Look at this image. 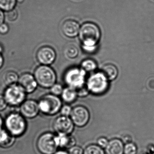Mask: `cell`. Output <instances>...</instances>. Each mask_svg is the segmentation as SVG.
Segmentation results:
<instances>
[{
    "mask_svg": "<svg viewBox=\"0 0 154 154\" xmlns=\"http://www.w3.org/2000/svg\"><path fill=\"white\" fill-rule=\"evenodd\" d=\"M79 35L83 43V49L89 52L94 51L96 44L100 39V32L99 27L95 24L86 23L80 29Z\"/></svg>",
    "mask_w": 154,
    "mask_h": 154,
    "instance_id": "1",
    "label": "cell"
},
{
    "mask_svg": "<svg viewBox=\"0 0 154 154\" xmlns=\"http://www.w3.org/2000/svg\"><path fill=\"white\" fill-rule=\"evenodd\" d=\"M86 85L90 94L100 96L106 93L108 90L109 81L102 71H97L88 77Z\"/></svg>",
    "mask_w": 154,
    "mask_h": 154,
    "instance_id": "2",
    "label": "cell"
},
{
    "mask_svg": "<svg viewBox=\"0 0 154 154\" xmlns=\"http://www.w3.org/2000/svg\"><path fill=\"white\" fill-rule=\"evenodd\" d=\"M5 129L14 137L23 135L26 132L27 125L25 118L20 113L9 114L5 121Z\"/></svg>",
    "mask_w": 154,
    "mask_h": 154,
    "instance_id": "3",
    "label": "cell"
},
{
    "mask_svg": "<svg viewBox=\"0 0 154 154\" xmlns=\"http://www.w3.org/2000/svg\"><path fill=\"white\" fill-rule=\"evenodd\" d=\"M40 112L48 116H54L60 112L62 99L53 94H46L38 102Z\"/></svg>",
    "mask_w": 154,
    "mask_h": 154,
    "instance_id": "4",
    "label": "cell"
},
{
    "mask_svg": "<svg viewBox=\"0 0 154 154\" xmlns=\"http://www.w3.org/2000/svg\"><path fill=\"white\" fill-rule=\"evenodd\" d=\"M33 76L38 85L45 89H50L57 82L55 71L49 66L41 65L35 69Z\"/></svg>",
    "mask_w": 154,
    "mask_h": 154,
    "instance_id": "5",
    "label": "cell"
},
{
    "mask_svg": "<svg viewBox=\"0 0 154 154\" xmlns=\"http://www.w3.org/2000/svg\"><path fill=\"white\" fill-rule=\"evenodd\" d=\"M86 75L87 72L81 68L74 67L66 71L63 78L67 86L77 90L86 85Z\"/></svg>",
    "mask_w": 154,
    "mask_h": 154,
    "instance_id": "6",
    "label": "cell"
},
{
    "mask_svg": "<svg viewBox=\"0 0 154 154\" xmlns=\"http://www.w3.org/2000/svg\"><path fill=\"white\" fill-rule=\"evenodd\" d=\"M27 93L18 84L8 86L4 92L3 96L9 105L18 106L25 100Z\"/></svg>",
    "mask_w": 154,
    "mask_h": 154,
    "instance_id": "7",
    "label": "cell"
},
{
    "mask_svg": "<svg viewBox=\"0 0 154 154\" xmlns=\"http://www.w3.org/2000/svg\"><path fill=\"white\" fill-rule=\"evenodd\" d=\"M56 135L51 133H45L40 136L37 141V149L42 154H54L58 147L56 141Z\"/></svg>",
    "mask_w": 154,
    "mask_h": 154,
    "instance_id": "8",
    "label": "cell"
},
{
    "mask_svg": "<svg viewBox=\"0 0 154 154\" xmlns=\"http://www.w3.org/2000/svg\"><path fill=\"white\" fill-rule=\"evenodd\" d=\"M70 118L75 126L83 127L88 124L90 114L87 108L78 105L73 108Z\"/></svg>",
    "mask_w": 154,
    "mask_h": 154,
    "instance_id": "9",
    "label": "cell"
},
{
    "mask_svg": "<svg viewBox=\"0 0 154 154\" xmlns=\"http://www.w3.org/2000/svg\"><path fill=\"white\" fill-rule=\"evenodd\" d=\"M75 125L69 117L60 115L57 118L53 124V128L57 134L70 135L75 129Z\"/></svg>",
    "mask_w": 154,
    "mask_h": 154,
    "instance_id": "10",
    "label": "cell"
},
{
    "mask_svg": "<svg viewBox=\"0 0 154 154\" xmlns=\"http://www.w3.org/2000/svg\"><path fill=\"white\" fill-rule=\"evenodd\" d=\"M39 112L38 102L32 99L25 100L20 106V114L25 118H34Z\"/></svg>",
    "mask_w": 154,
    "mask_h": 154,
    "instance_id": "11",
    "label": "cell"
},
{
    "mask_svg": "<svg viewBox=\"0 0 154 154\" xmlns=\"http://www.w3.org/2000/svg\"><path fill=\"white\" fill-rule=\"evenodd\" d=\"M56 53L51 47L44 46L38 50L37 53V58L38 61L42 65L49 66L55 61Z\"/></svg>",
    "mask_w": 154,
    "mask_h": 154,
    "instance_id": "12",
    "label": "cell"
},
{
    "mask_svg": "<svg viewBox=\"0 0 154 154\" xmlns=\"http://www.w3.org/2000/svg\"><path fill=\"white\" fill-rule=\"evenodd\" d=\"M18 83L27 94L35 91L38 86L34 76L29 73H24L20 75Z\"/></svg>",
    "mask_w": 154,
    "mask_h": 154,
    "instance_id": "13",
    "label": "cell"
},
{
    "mask_svg": "<svg viewBox=\"0 0 154 154\" xmlns=\"http://www.w3.org/2000/svg\"><path fill=\"white\" fill-rule=\"evenodd\" d=\"M80 29L79 24L73 20L66 21L62 26L63 33L66 36L70 38L76 36L79 33Z\"/></svg>",
    "mask_w": 154,
    "mask_h": 154,
    "instance_id": "14",
    "label": "cell"
},
{
    "mask_svg": "<svg viewBox=\"0 0 154 154\" xmlns=\"http://www.w3.org/2000/svg\"><path fill=\"white\" fill-rule=\"evenodd\" d=\"M55 141L58 147L69 149L76 145V141L74 137L65 134H57L55 136Z\"/></svg>",
    "mask_w": 154,
    "mask_h": 154,
    "instance_id": "15",
    "label": "cell"
},
{
    "mask_svg": "<svg viewBox=\"0 0 154 154\" xmlns=\"http://www.w3.org/2000/svg\"><path fill=\"white\" fill-rule=\"evenodd\" d=\"M125 145L123 142L118 138H113L109 142L105 148L106 154H124Z\"/></svg>",
    "mask_w": 154,
    "mask_h": 154,
    "instance_id": "16",
    "label": "cell"
},
{
    "mask_svg": "<svg viewBox=\"0 0 154 154\" xmlns=\"http://www.w3.org/2000/svg\"><path fill=\"white\" fill-rule=\"evenodd\" d=\"M15 137L10 134L6 129H0V147L7 148L14 143Z\"/></svg>",
    "mask_w": 154,
    "mask_h": 154,
    "instance_id": "17",
    "label": "cell"
},
{
    "mask_svg": "<svg viewBox=\"0 0 154 154\" xmlns=\"http://www.w3.org/2000/svg\"><path fill=\"white\" fill-rule=\"evenodd\" d=\"M61 97L62 101L67 104L73 103L78 97L76 90L68 86L64 88Z\"/></svg>",
    "mask_w": 154,
    "mask_h": 154,
    "instance_id": "18",
    "label": "cell"
},
{
    "mask_svg": "<svg viewBox=\"0 0 154 154\" xmlns=\"http://www.w3.org/2000/svg\"><path fill=\"white\" fill-rule=\"evenodd\" d=\"M101 71L109 81L115 80L118 76V69L113 64H107L104 65L102 67Z\"/></svg>",
    "mask_w": 154,
    "mask_h": 154,
    "instance_id": "19",
    "label": "cell"
},
{
    "mask_svg": "<svg viewBox=\"0 0 154 154\" xmlns=\"http://www.w3.org/2000/svg\"><path fill=\"white\" fill-rule=\"evenodd\" d=\"M19 78V76L17 73L13 71H6L2 76L3 81L7 86L16 84L18 82Z\"/></svg>",
    "mask_w": 154,
    "mask_h": 154,
    "instance_id": "20",
    "label": "cell"
},
{
    "mask_svg": "<svg viewBox=\"0 0 154 154\" xmlns=\"http://www.w3.org/2000/svg\"><path fill=\"white\" fill-rule=\"evenodd\" d=\"M81 68L86 72H92L97 68V64L93 60L86 59L81 63Z\"/></svg>",
    "mask_w": 154,
    "mask_h": 154,
    "instance_id": "21",
    "label": "cell"
},
{
    "mask_svg": "<svg viewBox=\"0 0 154 154\" xmlns=\"http://www.w3.org/2000/svg\"><path fill=\"white\" fill-rule=\"evenodd\" d=\"M84 154H106L103 149L97 145L91 144L84 150Z\"/></svg>",
    "mask_w": 154,
    "mask_h": 154,
    "instance_id": "22",
    "label": "cell"
},
{
    "mask_svg": "<svg viewBox=\"0 0 154 154\" xmlns=\"http://www.w3.org/2000/svg\"><path fill=\"white\" fill-rule=\"evenodd\" d=\"M16 0H0V9L9 11L14 9Z\"/></svg>",
    "mask_w": 154,
    "mask_h": 154,
    "instance_id": "23",
    "label": "cell"
},
{
    "mask_svg": "<svg viewBox=\"0 0 154 154\" xmlns=\"http://www.w3.org/2000/svg\"><path fill=\"white\" fill-rule=\"evenodd\" d=\"M65 53L67 58H75L78 56L79 50L75 45H69L65 49Z\"/></svg>",
    "mask_w": 154,
    "mask_h": 154,
    "instance_id": "24",
    "label": "cell"
},
{
    "mask_svg": "<svg viewBox=\"0 0 154 154\" xmlns=\"http://www.w3.org/2000/svg\"><path fill=\"white\" fill-rule=\"evenodd\" d=\"M137 152V148L134 144L129 143L125 145L124 147V154H136Z\"/></svg>",
    "mask_w": 154,
    "mask_h": 154,
    "instance_id": "25",
    "label": "cell"
},
{
    "mask_svg": "<svg viewBox=\"0 0 154 154\" xmlns=\"http://www.w3.org/2000/svg\"><path fill=\"white\" fill-rule=\"evenodd\" d=\"M64 89V88H63V86L61 84L56 83L51 88V94L55 96H61Z\"/></svg>",
    "mask_w": 154,
    "mask_h": 154,
    "instance_id": "26",
    "label": "cell"
},
{
    "mask_svg": "<svg viewBox=\"0 0 154 154\" xmlns=\"http://www.w3.org/2000/svg\"><path fill=\"white\" fill-rule=\"evenodd\" d=\"M72 109L73 108H72V107L69 105H64L62 106L60 112L61 114V115L70 117V115L72 113Z\"/></svg>",
    "mask_w": 154,
    "mask_h": 154,
    "instance_id": "27",
    "label": "cell"
},
{
    "mask_svg": "<svg viewBox=\"0 0 154 154\" xmlns=\"http://www.w3.org/2000/svg\"><path fill=\"white\" fill-rule=\"evenodd\" d=\"M76 91L78 97H86L90 94L86 85L84 86L77 90Z\"/></svg>",
    "mask_w": 154,
    "mask_h": 154,
    "instance_id": "28",
    "label": "cell"
},
{
    "mask_svg": "<svg viewBox=\"0 0 154 154\" xmlns=\"http://www.w3.org/2000/svg\"><path fill=\"white\" fill-rule=\"evenodd\" d=\"M18 16V13L17 10L15 9H13L11 11H9L7 14V20L10 21H14L17 20Z\"/></svg>",
    "mask_w": 154,
    "mask_h": 154,
    "instance_id": "29",
    "label": "cell"
},
{
    "mask_svg": "<svg viewBox=\"0 0 154 154\" xmlns=\"http://www.w3.org/2000/svg\"><path fill=\"white\" fill-rule=\"evenodd\" d=\"M109 141L105 137H100L97 140V145L102 149H105L107 146Z\"/></svg>",
    "mask_w": 154,
    "mask_h": 154,
    "instance_id": "30",
    "label": "cell"
},
{
    "mask_svg": "<svg viewBox=\"0 0 154 154\" xmlns=\"http://www.w3.org/2000/svg\"><path fill=\"white\" fill-rule=\"evenodd\" d=\"M69 154H84V150L80 146H75L69 150Z\"/></svg>",
    "mask_w": 154,
    "mask_h": 154,
    "instance_id": "31",
    "label": "cell"
},
{
    "mask_svg": "<svg viewBox=\"0 0 154 154\" xmlns=\"http://www.w3.org/2000/svg\"><path fill=\"white\" fill-rule=\"evenodd\" d=\"M7 104L3 95H0V111H3L6 108Z\"/></svg>",
    "mask_w": 154,
    "mask_h": 154,
    "instance_id": "32",
    "label": "cell"
},
{
    "mask_svg": "<svg viewBox=\"0 0 154 154\" xmlns=\"http://www.w3.org/2000/svg\"><path fill=\"white\" fill-rule=\"evenodd\" d=\"M9 30V27L6 24L3 23L0 25V33L1 34H6L8 33Z\"/></svg>",
    "mask_w": 154,
    "mask_h": 154,
    "instance_id": "33",
    "label": "cell"
},
{
    "mask_svg": "<svg viewBox=\"0 0 154 154\" xmlns=\"http://www.w3.org/2000/svg\"><path fill=\"white\" fill-rule=\"evenodd\" d=\"M5 15L2 10L0 9V25L3 23L4 21Z\"/></svg>",
    "mask_w": 154,
    "mask_h": 154,
    "instance_id": "34",
    "label": "cell"
},
{
    "mask_svg": "<svg viewBox=\"0 0 154 154\" xmlns=\"http://www.w3.org/2000/svg\"><path fill=\"white\" fill-rule=\"evenodd\" d=\"M4 63V59L1 53H0V69L2 67Z\"/></svg>",
    "mask_w": 154,
    "mask_h": 154,
    "instance_id": "35",
    "label": "cell"
},
{
    "mask_svg": "<svg viewBox=\"0 0 154 154\" xmlns=\"http://www.w3.org/2000/svg\"><path fill=\"white\" fill-rule=\"evenodd\" d=\"M54 154H69V152H66V151H63V150H60V151H58L55 152Z\"/></svg>",
    "mask_w": 154,
    "mask_h": 154,
    "instance_id": "36",
    "label": "cell"
},
{
    "mask_svg": "<svg viewBox=\"0 0 154 154\" xmlns=\"http://www.w3.org/2000/svg\"><path fill=\"white\" fill-rule=\"evenodd\" d=\"M3 124V121L2 119V117L0 116V129H2Z\"/></svg>",
    "mask_w": 154,
    "mask_h": 154,
    "instance_id": "37",
    "label": "cell"
},
{
    "mask_svg": "<svg viewBox=\"0 0 154 154\" xmlns=\"http://www.w3.org/2000/svg\"><path fill=\"white\" fill-rule=\"evenodd\" d=\"M2 47L0 46V53H2Z\"/></svg>",
    "mask_w": 154,
    "mask_h": 154,
    "instance_id": "38",
    "label": "cell"
}]
</instances>
